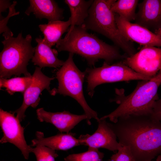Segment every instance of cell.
I'll return each instance as SVG.
<instances>
[{
  "label": "cell",
  "mask_w": 161,
  "mask_h": 161,
  "mask_svg": "<svg viewBox=\"0 0 161 161\" xmlns=\"http://www.w3.org/2000/svg\"><path fill=\"white\" fill-rule=\"evenodd\" d=\"M30 6L25 12L29 16L31 13L40 20L46 18L48 21H60L64 18V9L53 0H30Z\"/></svg>",
  "instance_id": "obj_16"
},
{
  "label": "cell",
  "mask_w": 161,
  "mask_h": 161,
  "mask_svg": "<svg viewBox=\"0 0 161 161\" xmlns=\"http://www.w3.org/2000/svg\"><path fill=\"white\" fill-rule=\"evenodd\" d=\"M138 6L135 23L154 31L161 28V0H144Z\"/></svg>",
  "instance_id": "obj_14"
},
{
  "label": "cell",
  "mask_w": 161,
  "mask_h": 161,
  "mask_svg": "<svg viewBox=\"0 0 161 161\" xmlns=\"http://www.w3.org/2000/svg\"><path fill=\"white\" fill-rule=\"evenodd\" d=\"M122 61L136 72L152 78L161 71V48L143 46Z\"/></svg>",
  "instance_id": "obj_8"
},
{
  "label": "cell",
  "mask_w": 161,
  "mask_h": 161,
  "mask_svg": "<svg viewBox=\"0 0 161 161\" xmlns=\"http://www.w3.org/2000/svg\"><path fill=\"white\" fill-rule=\"evenodd\" d=\"M41 68L35 67L32 75V82L23 94V100L21 106L17 109L10 112L17 114L16 117L21 122L24 120L26 115L25 112L27 109L30 106L35 108L38 105L40 98L39 95L42 92L46 89L49 92L51 90V81L55 78L49 77L42 72Z\"/></svg>",
  "instance_id": "obj_10"
},
{
  "label": "cell",
  "mask_w": 161,
  "mask_h": 161,
  "mask_svg": "<svg viewBox=\"0 0 161 161\" xmlns=\"http://www.w3.org/2000/svg\"><path fill=\"white\" fill-rule=\"evenodd\" d=\"M73 55L69 53L67 59L56 72L58 86L51 90L49 93L52 95L58 94L68 96L75 100L82 108L87 117V123L90 125L91 119L94 118L97 122L100 118L97 112L89 106L84 97L83 84L85 78V73L80 71L75 64Z\"/></svg>",
  "instance_id": "obj_6"
},
{
  "label": "cell",
  "mask_w": 161,
  "mask_h": 161,
  "mask_svg": "<svg viewBox=\"0 0 161 161\" xmlns=\"http://www.w3.org/2000/svg\"><path fill=\"white\" fill-rule=\"evenodd\" d=\"M87 30L82 25L75 26L56 43L58 51H66L78 55L91 67H94L100 59L110 64L126 58L121 54L117 46L106 43Z\"/></svg>",
  "instance_id": "obj_2"
},
{
  "label": "cell",
  "mask_w": 161,
  "mask_h": 161,
  "mask_svg": "<svg viewBox=\"0 0 161 161\" xmlns=\"http://www.w3.org/2000/svg\"></svg>",
  "instance_id": "obj_31"
},
{
  "label": "cell",
  "mask_w": 161,
  "mask_h": 161,
  "mask_svg": "<svg viewBox=\"0 0 161 161\" xmlns=\"http://www.w3.org/2000/svg\"><path fill=\"white\" fill-rule=\"evenodd\" d=\"M108 124L121 145L129 147L135 161H151L161 154V121L151 115H130Z\"/></svg>",
  "instance_id": "obj_1"
},
{
  "label": "cell",
  "mask_w": 161,
  "mask_h": 161,
  "mask_svg": "<svg viewBox=\"0 0 161 161\" xmlns=\"http://www.w3.org/2000/svg\"><path fill=\"white\" fill-rule=\"evenodd\" d=\"M153 161V160H152V161Z\"/></svg>",
  "instance_id": "obj_30"
},
{
  "label": "cell",
  "mask_w": 161,
  "mask_h": 161,
  "mask_svg": "<svg viewBox=\"0 0 161 161\" xmlns=\"http://www.w3.org/2000/svg\"><path fill=\"white\" fill-rule=\"evenodd\" d=\"M139 0H118L112 4L111 10L115 14L131 22L135 20V10Z\"/></svg>",
  "instance_id": "obj_21"
},
{
  "label": "cell",
  "mask_w": 161,
  "mask_h": 161,
  "mask_svg": "<svg viewBox=\"0 0 161 161\" xmlns=\"http://www.w3.org/2000/svg\"><path fill=\"white\" fill-rule=\"evenodd\" d=\"M36 112L39 121L52 124L61 133H69L80 122L87 118L85 114L77 115L66 111L52 112L46 111L41 108L38 109Z\"/></svg>",
  "instance_id": "obj_13"
},
{
  "label": "cell",
  "mask_w": 161,
  "mask_h": 161,
  "mask_svg": "<svg viewBox=\"0 0 161 161\" xmlns=\"http://www.w3.org/2000/svg\"><path fill=\"white\" fill-rule=\"evenodd\" d=\"M98 128L92 135H81L78 137L81 145L96 148H103L115 152L122 146L117 140V137L106 119L97 121Z\"/></svg>",
  "instance_id": "obj_12"
},
{
  "label": "cell",
  "mask_w": 161,
  "mask_h": 161,
  "mask_svg": "<svg viewBox=\"0 0 161 161\" xmlns=\"http://www.w3.org/2000/svg\"><path fill=\"white\" fill-rule=\"evenodd\" d=\"M31 76L16 77L10 79L0 78V88H5L6 90L10 95L16 92L23 94L31 84Z\"/></svg>",
  "instance_id": "obj_20"
},
{
  "label": "cell",
  "mask_w": 161,
  "mask_h": 161,
  "mask_svg": "<svg viewBox=\"0 0 161 161\" xmlns=\"http://www.w3.org/2000/svg\"><path fill=\"white\" fill-rule=\"evenodd\" d=\"M156 161H161V154L158 155L157 157Z\"/></svg>",
  "instance_id": "obj_29"
},
{
  "label": "cell",
  "mask_w": 161,
  "mask_h": 161,
  "mask_svg": "<svg viewBox=\"0 0 161 161\" xmlns=\"http://www.w3.org/2000/svg\"><path fill=\"white\" fill-rule=\"evenodd\" d=\"M32 40L30 35L24 38L20 32L16 37L10 36L1 41L3 48L0 54V78L8 79L22 74L25 76H32L27 67L35 52Z\"/></svg>",
  "instance_id": "obj_5"
},
{
  "label": "cell",
  "mask_w": 161,
  "mask_h": 161,
  "mask_svg": "<svg viewBox=\"0 0 161 161\" xmlns=\"http://www.w3.org/2000/svg\"><path fill=\"white\" fill-rule=\"evenodd\" d=\"M35 139L32 140L31 147L41 145L55 150L66 151L74 147L81 145L78 138L74 137V134L61 133L55 135L45 137L43 132L37 131Z\"/></svg>",
  "instance_id": "obj_15"
},
{
  "label": "cell",
  "mask_w": 161,
  "mask_h": 161,
  "mask_svg": "<svg viewBox=\"0 0 161 161\" xmlns=\"http://www.w3.org/2000/svg\"><path fill=\"white\" fill-rule=\"evenodd\" d=\"M14 114L0 109V125L3 135L0 140L3 144L9 143L18 148L21 151L24 158L28 160L32 148L28 145L25 140L24 128Z\"/></svg>",
  "instance_id": "obj_9"
},
{
  "label": "cell",
  "mask_w": 161,
  "mask_h": 161,
  "mask_svg": "<svg viewBox=\"0 0 161 161\" xmlns=\"http://www.w3.org/2000/svg\"><path fill=\"white\" fill-rule=\"evenodd\" d=\"M104 154L98 149L88 147L86 151L69 154L64 159L65 161H103Z\"/></svg>",
  "instance_id": "obj_22"
},
{
  "label": "cell",
  "mask_w": 161,
  "mask_h": 161,
  "mask_svg": "<svg viewBox=\"0 0 161 161\" xmlns=\"http://www.w3.org/2000/svg\"><path fill=\"white\" fill-rule=\"evenodd\" d=\"M12 4L10 3L9 0H0V13L2 12H5L7 9L9 8L10 7L11 5Z\"/></svg>",
  "instance_id": "obj_27"
},
{
  "label": "cell",
  "mask_w": 161,
  "mask_h": 161,
  "mask_svg": "<svg viewBox=\"0 0 161 161\" xmlns=\"http://www.w3.org/2000/svg\"><path fill=\"white\" fill-rule=\"evenodd\" d=\"M94 0H65L71 13V24L68 32L75 26H81L84 23L88 15L89 9Z\"/></svg>",
  "instance_id": "obj_19"
},
{
  "label": "cell",
  "mask_w": 161,
  "mask_h": 161,
  "mask_svg": "<svg viewBox=\"0 0 161 161\" xmlns=\"http://www.w3.org/2000/svg\"><path fill=\"white\" fill-rule=\"evenodd\" d=\"M117 27L121 34L130 41L143 46L161 47V37L149 30L133 23L115 14Z\"/></svg>",
  "instance_id": "obj_11"
},
{
  "label": "cell",
  "mask_w": 161,
  "mask_h": 161,
  "mask_svg": "<svg viewBox=\"0 0 161 161\" xmlns=\"http://www.w3.org/2000/svg\"><path fill=\"white\" fill-rule=\"evenodd\" d=\"M32 148L37 161H55L58 155L55 150L45 145H38Z\"/></svg>",
  "instance_id": "obj_23"
},
{
  "label": "cell",
  "mask_w": 161,
  "mask_h": 161,
  "mask_svg": "<svg viewBox=\"0 0 161 161\" xmlns=\"http://www.w3.org/2000/svg\"><path fill=\"white\" fill-rule=\"evenodd\" d=\"M71 24V18L69 17L66 21H49L47 24H41L38 27L43 34V39L45 42L52 47L61 38L64 33L68 32Z\"/></svg>",
  "instance_id": "obj_18"
},
{
  "label": "cell",
  "mask_w": 161,
  "mask_h": 161,
  "mask_svg": "<svg viewBox=\"0 0 161 161\" xmlns=\"http://www.w3.org/2000/svg\"><path fill=\"white\" fill-rule=\"evenodd\" d=\"M151 116L154 119L161 121V97L155 102Z\"/></svg>",
  "instance_id": "obj_26"
},
{
  "label": "cell",
  "mask_w": 161,
  "mask_h": 161,
  "mask_svg": "<svg viewBox=\"0 0 161 161\" xmlns=\"http://www.w3.org/2000/svg\"><path fill=\"white\" fill-rule=\"evenodd\" d=\"M35 40L37 45L32 60L34 65L41 68L46 67L57 68L63 65L64 61L57 58L58 51L50 47L41 36Z\"/></svg>",
  "instance_id": "obj_17"
},
{
  "label": "cell",
  "mask_w": 161,
  "mask_h": 161,
  "mask_svg": "<svg viewBox=\"0 0 161 161\" xmlns=\"http://www.w3.org/2000/svg\"><path fill=\"white\" fill-rule=\"evenodd\" d=\"M84 72L87 82V91L91 97L94 95L95 88L101 84L151 79L136 72L122 61L112 65L104 61L101 66L88 68Z\"/></svg>",
  "instance_id": "obj_7"
},
{
  "label": "cell",
  "mask_w": 161,
  "mask_h": 161,
  "mask_svg": "<svg viewBox=\"0 0 161 161\" xmlns=\"http://www.w3.org/2000/svg\"><path fill=\"white\" fill-rule=\"evenodd\" d=\"M161 84V71L148 80H141L138 83L134 90L125 96L121 89H116V95L110 102L119 106L110 114L100 118H109L115 123L118 118L130 115H151L154 105L159 98L158 90Z\"/></svg>",
  "instance_id": "obj_3"
},
{
  "label": "cell",
  "mask_w": 161,
  "mask_h": 161,
  "mask_svg": "<svg viewBox=\"0 0 161 161\" xmlns=\"http://www.w3.org/2000/svg\"><path fill=\"white\" fill-rule=\"evenodd\" d=\"M154 33L161 37V28L156 30L154 31Z\"/></svg>",
  "instance_id": "obj_28"
},
{
  "label": "cell",
  "mask_w": 161,
  "mask_h": 161,
  "mask_svg": "<svg viewBox=\"0 0 161 161\" xmlns=\"http://www.w3.org/2000/svg\"><path fill=\"white\" fill-rule=\"evenodd\" d=\"M116 0H95L90 6L88 15L82 25L108 38L128 55L131 56L136 53L132 43L120 33L115 21V13L111 10Z\"/></svg>",
  "instance_id": "obj_4"
},
{
  "label": "cell",
  "mask_w": 161,
  "mask_h": 161,
  "mask_svg": "<svg viewBox=\"0 0 161 161\" xmlns=\"http://www.w3.org/2000/svg\"><path fill=\"white\" fill-rule=\"evenodd\" d=\"M111 161H135L129 147L122 146L117 153L111 157Z\"/></svg>",
  "instance_id": "obj_25"
},
{
  "label": "cell",
  "mask_w": 161,
  "mask_h": 161,
  "mask_svg": "<svg viewBox=\"0 0 161 161\" xmlns=\"http://www.w3.org/2000/svg\"><path fill=\"white\" fill-rule=\"evenodd\" d=\"M17 4V2L16 1H13V4L9 8V13L6 17L4 18L1 15H0V34L3 33L2 36L4 38L13 36V33L7 26V24L10 18L19 13V12H16L15 8V6Z\"/></svg>",
  "instance_id": "obj_24"
}]
</instances>
